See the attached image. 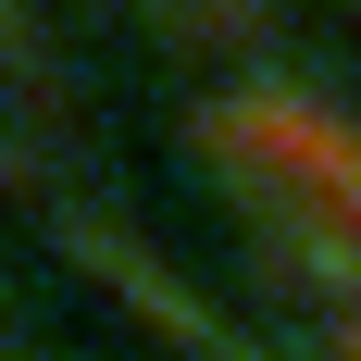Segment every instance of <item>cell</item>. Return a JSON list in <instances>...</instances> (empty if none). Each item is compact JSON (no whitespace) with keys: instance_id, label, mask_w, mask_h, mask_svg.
<instances>
[{"instance_id":"1","label":"cell","mask_w":361,"mask_h":361,"mask_svg":"<svg viewBox=\"0 0 361 361\" xmlns=\"http://www.w3.org/2000/svg\"><path fill=\"white\" fill-rule=\"evenodd\" d=\"M212 162L250 187V200H274L324 262L361 274V125H336V112L299 100V87H250V100L212 112Z\"/></svg>"}]
</instances>
